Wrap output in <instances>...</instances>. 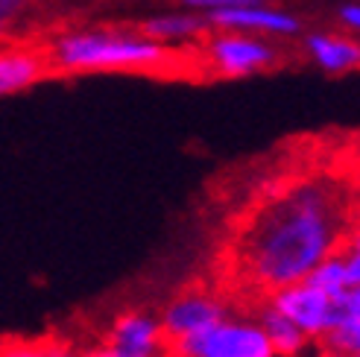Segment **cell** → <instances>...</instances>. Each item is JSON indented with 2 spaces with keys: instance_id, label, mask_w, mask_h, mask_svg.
Instances as JSON below:
<instances>
[{
  "instance_id": "1",
  "label": "cell",
  "mask_w": 360,
  "mask_h": 357,
  "mask_svg": "<svg viewBox=\"0 0 360 357\" xmlns=\"http://www.w3.org/2000/svg\"><path fill=\"white\" fill-rule=\"evenodd\" d=\"M343 235V200L326 182H302L269 200L243 238V266L258 287L276 293L304 281Z\"/></svg>"
},
{
  "instance_id": "2",
  "label": "cell",
  "mask_w": 360,
  "mask_h": 357,
  "mask_svg": "<svg viewBox=\"0 0 360 357\" xmlns=\"http://www.w3.org/2000/svg\"><path fill=\"white\" fill-rule=\"evenodd\" d=\"M50 67L65 74L94 70H167L179 62L173 44H161L150 35L117 30H70L53 39L47 50Z\"/></svg>"
},
{
  "instance_id": "3",
  "label": "cell",
  "mask_w": 360,
  "mask_h": 357,
  "mask_svg": "<svg viewBox=\"0 0 360 357\" xmlns=\"http://www.w3.org/2000/svg\"><path fill=\"white\" fill-rule=\"evenodd\" d=\"M176 357H276V349L269 343L261 323L246 319H220L205 331L170 343Z\"/></svg>"
},
{
  "instance_id": "4",
  "label": "cell",
  "mask_w": 360,
  "mask_h": 357,
  "mask_svg": "<svg viewBox=\"0 0 360 357\" xmlns=\"http://www.w3.org/2000/svg\"><path fill=\"white\" fill-rule=\"evenodd\" d=\"M205 56L211 67L229 79L255 77L261 70L278 65V50L273 41L264 39V35H249L235 30H220L214 35L205 47Z\"/></svg>"
},
{
  "instance_id": "5",
  "label": "cell",
  "mask_w": 360,
  "mask_h": 357,
  "mask_svg": "<svg viewBox=\"0 0 360 357\" xmlns=\"http://www.w3.org/2000/svg\"><path fill=\"white\" fill-rule=\"evenodd\" d=\"M165 343L167 337L158 316L147 311H126L112 323L105 343L85 349L79 357H161Z\"/></svg>"
},
{
  "instance_id": "6",
  "label": "cell",
  "mask_w": 360,
  "mask_h": 357,
  "mask_svg": "<svg viewBox=\"0 0 360 357\" xmlns=\"http://www.w3.org/2000/svg\"><path fill=\"white\" fill-rule=\"evenodd\" d=\"M269 308H276L293 325H299L308 340H319L331 328L334 299L316 290L308 281H296V284H287V287L276 290L273 299H269Z\"/></svg>"
},
{
  "instance_id": "7",
  "label": "cell",
  "mask_w": 360,
  "mask_h": 357,
  "mask_svg": "<svg viewBox=\"0 0 360 357\" xmlns=\"http://www.w3.org/2000/svg\"><path fill=\"white\" fill-rule=\"evenodd\" d=\"M220 319H226L223 299L202 293V290H188V293L167 301L158 316V323H161L165 337L173 343V340H182V337H191L196 331H205L208 325L220 323Z\"/></svg>"
},
{
  "instance_id": "8",
  "label": "cell",
  "mask_w": 360,
  "mask_h": 357,
  "mask_svg": "<svg viewBox=\"0 0 360 357\" xmlns=\"http://www.w3.org/2000/svg\"><path fill=\"white\" fill-rule=\"evenodd\" d=\"M211 27L217 30H235V32H249V35H264V39H273V35H299L302 32V21L293 12H284L266 4H252V6H231V9H220L205 15Z\"/></svg>"
},
{
  "instance_id": "9",
  "label": "cell",
  "mask_w": 360,
  "mask_h": 357,
  "mask_svg": "<svg viewBox=\"0 0 360 357\" xmlns=\"http://www.w3.org/2000/svg\"><path fill=\"white\" fill-rule=\"evenodd\" d=\"M47 53L30 47H4L0 50V97L21 94L27 88L39 85L50 74Z\"/></svg>"
},
{
  "instance_id": "10",
  "label": "cell",
  "mask_w": 360,
  "mask_h": 357,
  "mask_svg": "<svg viewBox=\"0 0 360 357\" xmlns=\"http://www.w3.org/2000/svg\"><path fill=\"white\" fill-rule=\"evenodd\" d=\"M311 59L326 70V74H349L360 70V41L346 39V35H331V32H311L304 39Z\"/></svg>"
},
{
  "instance_id": "11",
  "label": "cell",
  "mask_w": 360,
  "mask_h": 357,
  "mask_svg": "<svg viewBox=\"0 0 360 357\" xmlns=\"http://www.w3.org/2000/svg\"><path fill=\"white\" fill-rule=\"evenodd\" d=\"M208 18L200 15V12H165V15H153L147 21L141 24L143 35L161 41V44H182V41H191L196 35H202L208 30Z\"/></svg>"
},
{
  "instance_id": "12",
  "label": "cell",
  "mask_w": 360,
  "mask_h": 357,
  "mask_svg": "<svg viewBox=\"0 0 360 357\" xmlns=\"http://www.w3.org/2000/svg\"><path fill=\"white\" fill-rule=\"evenodd\" d=\"M261 328L266 331L269 343H273L276 357H296V354L304 351V346H308V337H304V331L299 325H293L290 319H287L284 313H278L276 308L264 311Z\"/></svg>"
},
{
  "instance_id": "13",
  "label": "cell",
  "mask_w": 360,
  "mask_h": 357,
  "mask_svg": "<svg viewBox=\"0 0 360 357\" xmlns=\"http://www.w3.org/2000/svg\"><path fill=\"white\" fill-rule=\"evenodd\" d=\"M308 284H314L316 290H322L326 296L337 299L340 293H343L349 287V278H346V258L331 252L328 258H322L314 270L308 273V278H304Z\"/></svg>"
},
{
  "instance_id": "14",
  "label": "cell",
  "mask_w": 360,
  "mask_h": 357,
  "mask_svg": "<svg viewBox=\"0 0 360 357\" xmlns=\"http://www.w3.org/2000/svg\"><path fill=\"white\" fill-rule=\"evenodd\" d=\"M319 340L326 346V351H331V354H343V357L357 354L360 351V313L337 319Z\"/></svg>"
},
{
  "instance_id": "15",
  "label": "cell",
  "mask_w": 360,
  "mask_h": 357,
  "mask_svg": "<svg viewBox=\"0 0 360 357\" xmlns=\"http://www.w3.org/2000/svg\"><path fill=\"white\" fill-rule=\"evenodd\" d=\"M0 357H68L56 346H39V343H6L0 346Z\"/></svg>"
},
{
  "instance_id": "16",
  "label": "cell",
  "mask_w": 360,
  "mask_h": 357,
  "mask_svg": "<svg viewBox=\"0 0 360 357\" xmlns=\"http://www.w3.org/2000/svg\"><path fill=\"white\" fill-rule=\"evenodd\" d=\"M182 9L200 12V15H211L220 9H231V6H252V4H266V0H176Z\"/></svg>"
},
{
  "instance_id": "17",
  "label": "cell",
  "mask_w": 360,
  "mask_h": 357,
  "mask_svg": "<svg viewBox=\"0 0 360 357\" xmlns=\"http://www.w3.org/2000/svg\"><path fill=\"white\" fill-rule=\"evenodd\" d=\"M24 9H27V0H0V30L15 24L24 15Z\"/></svg>"
},
{
  "instance_id": "18",
  "label": "cell",
  "mask_w": 360,
  "mask_h": 357,
  "mask_svg": "<svg viewBox=\"0 0 360 357\" xmlns=\"http://www.w3.org/2000/svg\"><path fill=\"white\" fill-rule=\"evenodd\" d=\"M337 18H340V24L343 27H349L352 32L360 35V4H343L340 12H337Z\"/></svg>"
},
{
  "instance_id": "19",
  "label": "cell",
  "mask_w": 360,
  "mask_h": 357,
  "mask_svg": "<svg viewBox=\"0 0 360 357\" xmlns=\"http://www.w3.org/2000/svg\"><path fill=\"white\" fill-rule=\"evenodd\" d=\"M343 258H346V278H349V287H360V249H349Z\"/></svg>"
},
{
  "instance_id": "20",
  "label": "cell",
  "mask_w": 360,
  "mask_h": 357,
  "mask_svg": "<svg viewBox=\"0 0 360 357\" xmlns=\"http://www.w3.org/2000/svg\"><path fill=\"white\" fill-rule=\"evenodd\" d=\"M352 249H360V228L354 231V238H352Z\"/></svg>"
},
{
  "instance_id": "21",
  "label": "cell",
  "mask_w": 360,
  "mask_h": 357,
  "mask_svg": "<svg viewBox=\"0 0 360 357\" xmlns=\"http://www.w3.org/2000/svg\"><path fill=\"white\" fill-rule=\"evenodd\" d=\"M322 357H343V354H331V351H326V354H322Z\"/></svg>"
},
{
  "instance_id": "22",
  "label": "cell",
  "mask_w": 360,
  "mask_h": 357,
  "mask_svg": "<svg viewBox=\"0 0 360 357\" xmlns=\"http://www.w3.org/2000/svg\"><path fill=\"white\" fill-rule=\"evenodd\" d=\"M349 357H360V351H357V354H349Z\"/></svg>"
}]
</instances>
